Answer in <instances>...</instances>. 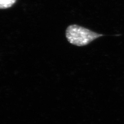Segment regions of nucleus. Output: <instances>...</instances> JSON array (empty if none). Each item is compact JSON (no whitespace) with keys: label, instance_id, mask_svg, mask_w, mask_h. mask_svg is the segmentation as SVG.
Instances as JSON below:
<instances>
[{"label":"nucleus","instance_id":"nucleus-1","mask_svg":"<svg viewBox=\"0 0 124 124\" xmlns=\"http://www.w3.org/2000/svg\"><path fill=\"white\" fill-rule=\"evenodd\" d=\"M65 36L67 40L71 44L84 46L103 35L93 32L77 24H72L67 27Z\"/></svg>","mask_w":124,"mask_h":124},{"label":"nucleus","instance_id":"nucleus-2","mask_svg":"<svg viewBox=\"0 0 124 124\" xmlns=\"http://www.w3.org/2000/svg\"><path fill=\"white\" fill-rule=\"evenodd\" d=\"M17 0H0V9H7L12 7Z\"/></svg>","mask_w":124,"mask_h":124}]
</instances>
